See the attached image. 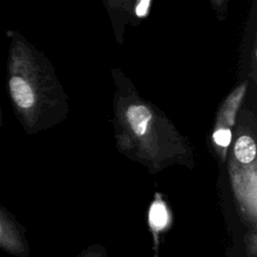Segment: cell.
I'll use <instances>...</instances> for the list:
<instances>
[{
  "instance_id": "cell-1",
  "label": "cell",
  "mask_w": 257,
  "mask_h": 257,
  "mask_svg": "<svg viewBox=\"0 0 257 257\" xmlns=\"http://www.w3.org/2000/svg\"><path fill=\"white\" fill-rule=\"evenodd\" d=\"M0 247L14 253L24 252V243L17 224L10 214L0 205Z\"/></svg>"
},
{
  "instance_id": "cell-6",
  "label": "cell",
  "mask_w": 257,
  "mask_h": 257,
  "mask_svg": "<svg viewBox=\"0 0 257 257\" xmlns=\"http://www.w3.org/2000/svg\"><path fill=\"white\" fill-rule=\"evenodd\" d=\"M76 257H106V253H105V249L93 247V248L82 251Z\"/></svg>"
},
{
  "instance_id": "cell-5",
  "label": "cell",
  "mask_w": 257,
  "mask_h": 257,
  "mask_svg": "<svg viewBox=\"0 0 257 257\" xmlns=\"http://www.w3.org/2000/svg\"><path fill=\"white\" fill-rule=\"evenodd\" d=\"M214 141L221 147H227L231 141V132L227 128H221L214 133Z\"/></svg>"
},
{
  "instance_id": "cell-3",
  "label": "cell",
  "mask_w": 257,
  "mask_h": 257,
  "mask_svg": "<svg viewBox=\"0 0 257 257\" xmlns=\"http://www.w3.org/2000/svg\"><path fill=\"white\" fill-rule=\"evenodd\" d=\"M255 155L256 146L250 137L243 136L237 140L235 145V156L239 162L248 164L254 160Z\"/></svg>"
},
{
  "instance_id": "cell-8",
  "label": "cell",
  "mask_w": 257,
  "mask_h": 257,
  "mask_svg": "<svg viewBox=\"0 0 257 257\" xmlns=\"http://www.w3.org/2000/svg\"><path fill=\"white\" fill-rule=\"evenodd\" d=\"M4 124V121H3V113H2V109H1V105H0V130L2 128Z\"/></svg>"
},
{
  "instance_id": "cell-4",
  "label": "cell",
  "mask_w": 257,
  "mask_h": 257,
  "mask_svg": "<svg viewBox=\"0 0 257 257\" xmlns=\"http://www.w3.org/2000/svg\"><path fill=\"white\" fill-rule=\"evenodd\" d=\"M149 221L151 227L156 231H161L168 225L169 215L165 205L161 202H155L149 213Z\"/></svg>"
},
{
  "instance_id": "cell-7",
  "label": "cell",
  "mask_w": 257,
  "mask_h": 257,
  "mask_svg": "<svg viewBox=\"0 0 257 257\" xmlns=\"http://www.w3.org/2000/svg\"><path fill=\"white\" fill-rule=\"evenodd\" d=\"M149 4H150V1H148V0H144V1H141L140 3H139V5L137 6V8H136V12H137V14L139 15V16H144L146 13H147V11H148V7H149Z\"/></svg>"
},
{
  "instance_id": "cell-2",
  "label": "cell",
  "mask_w": 257,
  "mask_h": 257,
  "mask_svg": "<svg viewBox=\"0 0 257 257\" xmlns=\"http://www.w3.org/2000/svg\"><path fill=\"white\" fill-rule=\"evenodd\" d=\"M126 115L134 132L139 136L144 135L152 117L150 110L145 105H132L128 107Z\"/></svg>"
}]
</instances>
